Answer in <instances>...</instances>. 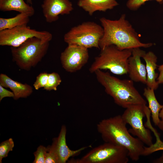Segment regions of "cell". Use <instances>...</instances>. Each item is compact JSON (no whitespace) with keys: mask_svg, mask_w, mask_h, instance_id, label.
I'll list each match as a JSON object with an SVG mask.
<instances>
[{"mask_svg":"<svg viewBox=\"0 0 163 163\" xmlns=\"http://www.w3.org/2000/svg\"><path fill=\"white\" fill-rule=\"evenodd\" d=\"M104 30L99 46L101 50L113 45L119 50L132 49L137 47L149 48L152 43H143L132 25L126 18L125 14L117 20H111L104 17L100 19Z\"/></svg>","mask_w":163,"mask_h":163,"instance_id":"1","label":"cell"},{"mask_svg":"<svg viewBox=\"0 0 163 163\" xmlns=\"http://www.w3.org/2000/svg\"><path fill=\"white\" fill-rule=\"evenodd\" d=\"M126 125L122 116L117 115L101 120L97 124V129L104 142L125 148L129 158L137 161L143 155L145 146L139 139L131 135Z\"/></svg>","mask_w":163,"mask_h":163,"instance_id":"2","label":"cell"},{"mask_svg":"<svg viewBox=\"0 0 163 163\" xmlns=\"http://www.w3.org/2000/svg\"><path fill=\"white\" fill-rule=\"evenodd\" d=\"M94 73L98 82L104 88L105 92L113 98L118 105L126 109L133 105H146V101L130 79H120L100 69Z\"/></svg>","mask_w":163,"mask_h":163,"instance_id":"3","label":"cell"},{"mask_svg":"<svg viewBox=\"0 0 163 163\" xmlns=\"http://www.w3.org/2000/svg\"><path fill=\"white\" fill-rule=\"evenodd\" d=\"M49 46V42L36 37L30 38L18 47H11L12 60L20 69L28 71L41 61Z\"/></svg>","mask_w":163,"mask_h":163,"instance_id":"4","label":"cell"},{"mask_svg":"<svg viewBox=\"0 0 163 163\" xmlns=\"http://www.w3.org/2000/svg\"><path fill=\"white\" fill-rule=\"evenodd\" d=\"M132 50H120L113 45L106 47L95 57L89 69V72L94 73L98 69H108L117 75L127 74L128 60L131 55Z\"/></svg>","mask_w":163,"mask_h":163,"instance_id":"5","label":"cell"},{"mask_svg":"<svg viewBox=\"0 0 163 163\" xmlns=\"http://www.w3.org/2000/svg\"><path fill=\"white\" fill-rule=\"evenodd\" d=\"M104 34L102 27L93 21L85 22L72 27L64 36L68 45H74L87 49H100V41Z\"/></svg>","mask_w":163,"mask_h":163,"instance_id":"6","label":"cell"},{"mask_svg":"<svg viewBox=\"0 0 163 163\" xmlns=\"http://www.w3.org/2000/svg\"><path fill=\"white\" fill-rule=\"evenodd\" d=\"M129 152L125 148L109 142L97 146L90 151L77 163H127Z\"/></svg>","mask_w":163,"mask_h":163,"instance_id":"7","label":"cell"},{"mask_svg":"<svg viewBox=\"0 0 163 163\" xmlns=\"http://www.w3.org/2000/svg\"><path fill=\"white\" fill-rule=\"evenodd\" d=\"M33 37L38 38L45 42H50L53 36L47 31H37L31 29L27 25H23L0 31V45L17 47Z\"/></svg>","mask_w":163,"mask_h":163,"instance_id":"8","label":"cell"},{"mask_svg":"<svg viewBox=\"0 0 163 163\" xmlns=\"http://www.w3.org/2000/svg\"><path fill=\"white\" fill-rule=\"evenodd\" d=\"M146 105L131 106L126 108L121 116L126 123L131 127L129 130V133L136 136L144 144L149 146L153 143L150 129L146 128L143 123V118L146 116Z\"/></svg>","mask_w":163,"mask_h":163,"instance_id":"9","label":"cell"},{"mask_svg":"<svg viewBox=\"0 0 163 163\" xmlns=\"http://www.w3.org/2000/svg\"><path fill=\"white\" fill-rule=\"evenodd\" d=\"M89 58L88 49L79 46L69 45L61 54L62 67L66 71L74 72L81 69Z\"/></svg>","mask_w":163,"mask_h":163,"instance_id":"10","label":"cell"},{"mask_svg":"<svg viewBox=\"0 0 163 163\" xmlns=\"http://www.w3.org/2000/svg\"><path fill=\"white\" fill-rule=\"evenodd\" d=\"M41 7L46 21L48 23L57 21L59 15L69 14L73 9L69 0H43Z\"/></svg>","mask_w":163,"mask_h":163,"instance_id":"11","label":"cell"},{"mask_svg":"<svg viewBox=\"0 0 163 163\" xmlns=\"http://www.w3.org/2000/svg\"><path fill=\"white\" fill-rule=\"evenodd\" d=\"M145 52L140 47L132 50L131 55L128 60V73L133 82H141L146 84L147 73L145 66L142 62L141 58Z\"/></svg>","mask_w":163,"mask_h":163,"instance_id":"12","label":"cell"},{"mask_svg":"<svg viewBox=\"0 0 163 163\" xmlns=\"http://www.w3.org/2000/svg\"><path fill=\"white\" fill-rule=\"evenodd\" d=\"M0 85L4 88H9L13 93V98L15 100L20 98H26L33 92V88L29 85L13 80L4 74L0 75Z\"/></svg>","mask_w":163,"mask_h":163,"instance_id":"13","label":"cell"},{"mask_svg":"<svg viewBox=\"0 0 163 163\" xmlns=\"http://www.w3.org/2000/svg\"><path fill=\"white\" fill-rule=\"evenodd\" d=\"M66 126L64 125L62 126L57 137V151L59 163H66L69 158L78 154L87 147H84L75 150L70 149L66 142Z\"/></svg>","mask_w":163,"mask_h":163,"instance_id":"14","label":"cell"},{"mask_svg":"<svg viewBox=\"0 0 163 163\" xmlns=\"http://www.w3.org/2000/svg\"><path fill=\"white\" fill-rule=\"evenodd\" d=\"M78 6L90 16L96 11L105 12L119 5L116 0H79Z\"/></svg>","mask_w":163,"mask_h":163,"instance_id":"15","label":"cell"},{"mask_svg":"<svg viewBox=\"0 0 163 163\" xmlns=\"http://www.w3.org/2000/svg\"><path fill=\"white\" fill-rule=\"evenodd\" d=\"M142 58L145 62L147 73L146 85L147 87L155 90L159 85L156 80L158 75L155 71L157 66V57L154 53L149 51L145 52Z\"/></svg>","mask_w":163,"mask_h":163,"instance_id":"16","label":"cell"},{"mask_svg":"<svg viewBox=\"0 0 163 163\" xmlns=\"http://www.w3.org/2000/svg\"><path fill=\"white\" fill-rule=\"evenodd\" d=\"M0 10L3 11H14L30 17L35 13L34 8L24 0H0Z\"/></svg>","mask_w":163,"mask_h":163,"instance_id":"17","label":"cell"},{"mask_svg":"<svg viewBox=\"0 0 163 163\" xmlns=\"http://www.w3.org/2000/svg\"><path fill=\"white\" fill-rule=\"evenodd\" d=\"M154 90L147 87L144 89L143 95L148 103V107L150 110L152 121L157 126L160 119L159 117V112L162 107L158 101L154 93Z\"/></svg>","mask_w":163,"mask_h":163,"instance_id":"18","label":"cell"},{"mask_svg":"<svg viewBox=\"0 0 163 163\" xmlns=\"http://www.w3.org/2000/svg\"><path fill=\"white\" fill-rule=\"evenodd\" d=\"M29 17L25 14L20 13L11 18H0V31L12 29L23 25H27L29 21Z\"/></svg>","mask_w":163,"mask_h":163,"instance_id":"19","label":"cell"},{"mask_svg":"<svg viewBox=\"0 0 163 163\" xmlns=\"http://www.w3.org/2000/svg\"><path fill=\"white\" fill-rule=\"evenodd\" d=\"M151 130L155 136L156 141L155 143H153L151 145L145 147L142 156H147L156 151L163 150V142L160 139L159 134L154 128Z\"/></svg>","mask_w":163,"mask_h":163,"instance_id":"20","label":"cell"},{"mask_svg":"<svg viewBox=\"0 0 163 163\" xmlns=\"http://www.w3.org/2000/svg\"><path fill=\"white\" fill-rule=\"evenodd\" d=\"M57 137L53 139L52 145L47 148L45 163H59V159L57 151Z\"/></svg>","mask_w":163,"mask_h":163,"instance_id":"21","label":"cell"},{"mask_svg":"<svg viewBox=\"0 0 163 163\" xmlns=\"http://www.w3.org/2000/svg\"><path fill=\"white\" fill-rule=\"evenodd\" d=\"M62 82L59 75L57 73L53 72L49 74L47 82L43 88L44 89L48 91H56L57 87Z\"/></svg>","mask_w":163,"mask_h":163,"instance_id":"22","label":"cell"},{"mask_svg":"<svg viewBox=\"0 0 163 163\" xmlns=\"http://www.w3.org/2000/svg\"><path fill=\"white\" fill-rule=\"evenodd\" d=\"M14 146V142L11 138L5 140L0 144V163L3 158L7 157L9 152L12 151Z\"/></svg>","mask_w":163,"mask_h":163,"instance_id":"23","label":"cell"},{"mask_svg":"<svg viewBox=\"0 0 163 163\" xmlns=\"http://www.w3.org/2000/svg\"><path fill=\"white\" fill-rule=\"evenodd\" d=\"M47 148L42 145H40L34 154L35 158L33 163H45Z\"/></svg>","mask_w":163,"mask_h":163,"instance_id":"24","label":"cell"},{"mask_svg":"<svg viewBox=\"0 0 163 163\" xmlns=\"http://www.w3.org/2000/svg\"><path fill=\"white\" fill-rule=\"evenodd\" d=\"M49 74L46 72L40 73L36 77L33 86L35 89L38 90L40 88H44L46 85Z\"/></svg>","mask_w":163,"mask_h":163,"instance_id":"25","label":"cell"},{"mask_svg":"<svg viewBox=\"0 0 163 163\" xmlns=\"http://www.w3.org/2000/svg\"><path fill=\"white\" fill-rule=\"evenodd\" d=\"M155 0L157 2L161 3L163 0H128L126 3L127 8L132 11H136L147 1Z\"/></svg>","mask_w":163,"mask_h":163,"instance_id":"26","label":"cell"},{"mask_svg":"<svg viewBox=\"0 0 163 163\" xmlns=\"http://www.w3.org/2000/svg\"><path fill=\"white\" fill-rule=\"evenodd\" d=\"M14 95L12 92L10 91L0 85V101L4 97H14Z\"/></svg>","mask_w":163,"mask_h":163,"instance_id":"27","label":"cell"},{"mask_svg":"<svg viewBox=\"0 0 163 163\" xmlns=\"http://www.w3.org/2000/svg\"><path fill=\"white\" fill-rule=\"evenodd\" d=\"M158 69L159 74L157 78V81L159 85L163 83V64L158 66Z\"/></svg>","mask_w":163,"mask_h":163,"instance_id":"28","label":"cell"},{"mask_svg":"<svg viewBox=\"0 0 163 163\" xmlns=\"http://www.w3.org/2000/svg\"><path fill=\"white\" fill-rule=\"evenodd\" d=\"M152 162L154 163H163V153L159 158L154 160Z\"/></svg>","mask_w":163,"mask_h":163,"instance_id":"29","label":"cell"},{"mask_svg":"<svg viewBox=\"0 0 163 163\" xmlns=\"http://www.w3.org/2000/svg\"><path fill=\"white\" fill-rule=\"evenodd\" d=\"M159 117L160 119L163 121V105L159 114Z\"/></svg>","mask_w":163,"mask_h":163,"instance_id":"30","label":"cell"},{"mask_svg":"<svg viewBox=\"0 0 163 163\" xmlns=\"http://www.w3.org/2000/svg\"><path fill=\"white\" fill-rule=\"evenodd\" d=\"M159 128L163 131V121L160 120V121L157 125Z\"/></svg>","mask_w":163,"mask_h":163,"instance_id":"31","label":"cell"},{"mask_svg":"<svg viewBox=\"0 0 163 163\" xmlns=\"http://www.w3.org/2000/svg\"><path fill=\"white\" fill-rule=\"evenodd\" d=\"M27 3L30 5L32 4V0H26Z\"/></svg>","mask_w":163,"mask_h":163,"instance_id":"32","label":"cell"}]
</instances>
